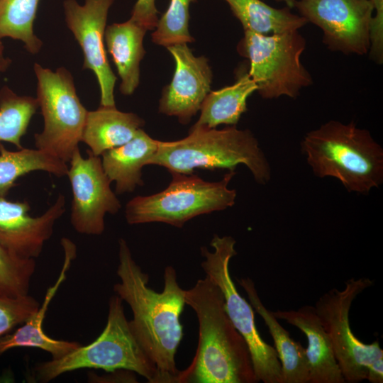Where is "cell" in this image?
<instances>
[{
  "mask_svg": "<svg viewBox=\"0 0 383 383\" xmlns=\"http://www.w3.org/2000/svg\"><path fill=\"white\" fill-rule=\"evenodd\" d=\"M278 1L284 2L287 6L290 9H292L295 6L296 0H277Z\"/></svg>",
  "mask_w": 383,
  "mask_h": 383,
  "instance_id": "836d02e7",
  "label": "cell"
},
{
  "mask_svg": "<svg viewBox=\"0 0 383 383\" xmlns=\"http://www.w3.org/2000/svg\"><path fill=\"white\" fill-rule=\"evenodd\" d=\"M11 60L5 55L4 46L0 40V74L10 67Z\"/></svg>",
  "mask_w": 383,
  "mask_h": 383,
  "instance_id": "d6a6232c",
  "label": "cell"
},
{
  "mask_svg": "<svg viewBox=\"0 0 383 383\" xmlns=\"http://www.w3.org/2000/svg\"><path fill=\"white\" fill-rule=\"evenodd\" d=\"M366 379L371 383L383 382V358L378 359L368 366Z\"/></svg>",
  "mask_w": 383,
  "mask_h": 383,
  "instance_id": "1f68e13d",
  "label": "cell"
},
{
  "mask_svg": "<svg viewBox=\"0 0 383 383\" xmlns=\"http://www.w3.org/2000/svg\"><path fill=\"white\" fill-rule=\"evenodd\" d=\"M280 320L299 328L306 337V348L309 368V383H344L330 338L315 307L305 305L297 310L272 312Z\"/></svg>",
  "mask_w": 383,
  "mask_h": 383,
  "instance_id": "2e32d148",
  "label": "cell"
},
{
  "mask_svg": "<svg viewBox=\"0 0 383 383\" xmlns=\"http://www.w3.org/2000/svg\"><path fill=\"white\" fill-rule=\"evenodd\" d=\"M118 260L120 282L113 285V291L132 311L128 321L132 333L155 365L160 383H177L179 370L175 356L183 337L180 317L186 304L176 270L172 266L165 267L163 290L157 292L148 287V274L135 261L123 238L118 240Z\"/></svg>",
  "mask_w": 383,
  "mask_h": 383,
  "instance_id": "6da1fadb",
  "label": "cell"
},
{
  "mask_svg": "<svg viewBox=\"0 0 383 383\" xmlns=\"http://www.w3.org/2000/svg\"><path fill=\"white\" fill-rule=\"evenodd\" d=\"M255 91L257 85L248 71L240 70L234 84L208 94L201 104L199 118L192 128L236 126L247 111L248 98Z\"/></svg>",
  "mask_w": 383,
  "mask_h": 383,
  "instance_id": "7402d4cb",
  "label": "cell"
},
{
  "mask_svg": "<svg viewBox=\"0 0 383 383\" xmlns=\"http://www.w3.org/2000/svg\"><path fill=\"white\" fill-rule=\"evenodd\" d=\"M237 282L245 291L252 307L262 318L273 338L281 364L283 383H309L306 348L292 338L272 311L264 306L250 278L237 279Z\"/></svg>",
  "mask_w": 383,
  "mask_h": 383,
  "instance_id": "d6986e66",
  "label": "cell"
},
{
  "mask_svg": "<svg viewBox=\"0 0 383 383\" xmlns=\"http://www.w3.org/2000/svg\"><path fill=\"white\" fill-rule=\"evenodd\" d=\"M194 2L196 0H170L152 33V42L166 48L193 42L194 40L189 31V6Z\"/></svg>",
  "mask_w": 383,
  "mask_h": 383,
  "instance_id": "4316f807",
  "label": "cell"
},
{
  "mask_svg": "<svg viewBox=\"0 0 383 383\" xmlns=\"http://www.w3.org/2000/svg\"><path fill=\"white\" fill-rule=\"evenodd\" d=\"M84 368L124 370L137 373L149 383H160L157 368L133 335L123 300L117 294L109 299L106 325L96 340L60 358L38 364L34 375L38 382H48L64 373Z\"/></svg>",
  "mask_w": 383,
  "mask_h": 383,
  "instance_id": "5b68a950",
  "label": "cell"
},
{
  "mask_svg": "<svg viewBox=\"0 0 383 383\" xmlns=\"http://www.w3.org/2000/svg\"><path fill=\"white\" fill-rule=\"evenodd\" d=\"M37 101L44 126L34 135L37 149L65 162L79 148L88 111L77 96L72 74L65 67L55 71L34 65Z\"/></svg>",
  "mask_w": 383,
  "mask_h": 383,
  "instance_id": "ba28073f",
  "label": "cell"
},
{
  "mask_svg": "<svg viewBox=\"0 0 383 383\" xmlns=\"http://www.w3.org/2000/svg\"><path fill=\"white\" fill-rule=\"evenodd\" d=\"M39 108L36 98L19 96L9 87L0 90V141L23 148L21 138Z\"/></svg>",
  "mask_w": 383,
  "mask_h": 383,
  "instance_id": "484cf974",
  "label": "cell"
},
{
  "mask_svg": "<svg viewBox=\"0 0 383 383\" xmlns=\"http://www.w3.org/2000/svg\"><path fill=\"white\" fill-rule=\"evenodd\" d=\"M65 196L59 194L45 213L32 217L27 201H11L0 197V245L19 257H38L51 237L55 222L65 213Z\"/></svg>",
  "mask_w": 383,
  "mask_h": 383,
  "instance_id": "9a60e30c",
  "label": "cell"
},
{
  "mask_svg": "<svg viewBox=\"0 0 383 383\" xmlns=\"http://www.w3.org/2000/svg\"><path fill=\"white\" fill-rule=\"evenodd\" d=\"M114 0H65L63 9L68 28L78 42L84 55L83 70L95 74L100 88V106H116L114 87L117 79L105 50L104 33L108 13Z\"/></svg>",
  "mask_w": 383,
  "mask_h": 383,
  "instance_id": "4fadbf2b",
  "label": "cell"
},
{
  "mask_svg": "<svg viewBox=\"0 0 383 383\" xmlns=\"http://www.w3.org/2000/svg\"><path fill=\"white\" fill-rule=\"evenodd\" d=\"M245 165L255 180L266 184L271 176L268 161L258 141L248 129L230 126L218 130L191 128L189 135L174 141L159 140L149 165L166 168L170 173L192 174L195 169L234 170Z\"/></svg>",
  "mask_w": 383,
  "mask_h": 383,
  "instance_id": "277c9868",
  "label": "cell"
},
{
  "mask_svg": "<svg viewBox=\"0 0 383 383\" xmlns=\"http://www.w3.org/2000/svg\"><path fill=\"white\" fill-rule=\"evenodd\" d=\"M244 31L270 35L299 30L308 22L291 9L272 7L262 0H224Z\"/></svg>",
  "mask_w": 383,
  "mask_h": 383,
  "instance_id": "603a6c76",
  "label": "cell"
},
{
  "mask_svg": "<svg viewBox=\"0 0 383 383\" xmlns=\"http://www.w3.org/2000/svg\"><path fill=\"white\" fill-rule=\"evenodd\" d=\"M68 166L60 159L39 149L8 150L0 143V197H6L16 180L33 171H45L57 177L67 175Z\"/></svg>",
  "mask_w": 383,
  "mask_h": 383,
  "instance_id": "cb8c5ba5",
  "label": "cell"
},
{
  "mask_svg": "<svg viewBox=\"0 0 383 383\" xmlns=\"http://www.w3.org/2000/svg\"><path fill=\"white\" fill-rule=\"evenodd\" d=\"M40 0H0V40H21L30 54H37L43 42L34 34L33 23Z\"/></svg>",
  "mask_w": 383,
  "mask_h": 383,
  "instance_id": "d4e9b609",
  "label": "cell"
},
{
  "mask_svg": "<svg viewBox=\"0 0 383 383\" xmlns=\"http://www.w3.org/2000/svg\"><path fill=\"white\" fill-rule=\"evenodd\" d=\"M185 304L199 322V342L177 383H256L248 345L233 326L223 293L209 277L184 290Z\"/></svg>",
  "mask_w": 383,
  "mask_h": 383,
  "instance_id": "7a4b0ae2",
  "label": "cell"
},
{
  "mask_svg": "<svg viewBox=\"0 0 383 383\" xmlns=\"http://www.w3.org/2000/svg\"><path fill=\"white\" fill-rule=\"evenodd\" d=\"M147 30L132 19L106 26L104 43L121 78L120 91L133 94L140 82V63L145 50L143 38Z\"/></svg>",
  "mask_w": 383,
  "mask_h": 383,
  "instance_id": "ffe728a7",
  "label": "cell"
},
{
  "mask_svg": "<svg viewBox=\"0 0 383 383\" xmlns=\"http://www.w3.org/2000/svg\"><path fill=\"white\" fill-rule=\"evenodd\" d=\"M145 121L137 114L123 112L116 106H100L88 111L81 142L96 156L131 140Z\"/></svg>",
  "mask_w": 383,
  "mask_h": 383,
  "instance_id": "44dd1931",
  "label": "cell"
},
{
  "mask_svg": "<svg viewBox=\"0 0 383 383\" xmlns=\"http://www.w3.org/2000/svg\"><path fill=\"white\" fill-rule=\"evenodd\" d=\"M155 1L156 0H137L130 18L147 30H154L159 19Z\"/></svg>",
  "mask_w": 383,
  "mask_h": 383,
  "instance_id": "4dcf8cb0",
  "label": "cell"
},
{
  "mask_svg": "<svg viewBox=\"0 0 383 383\" xmlns=\"http://www.w3.org/2000/svg\"><path fill=\"white\" fill-rule=\"evenodd\" d=\"M61 244L65 259L60 274L55 283L46 292L43 303L24 324L12 334L0 337V355L8 350L17 347L38 348L49 353L52 359H58L80 345L77 342L56 340L46 335L43 328L46 311L60 285L66 278L72 261L76 257V247L67 238H62Z\"/></svg>",
  "mask_w": 383,
  "mask_h": 383,
  "instance_id": "e0dca14e",
  "label": "cell"
},
{
  "mask_svg": "<svg viewBox=\"0 0 383 383\" xmlns=\"http://www.w3.org/2000/svg\"><path fill=\"white\" fill-rule=\"evenodd\" d=\"M167 49L175 62V71L170 84L162 90L158 110L187 124L200 111L211 91L212 71L208 59L196 57L187 43L170 45Z\"/></svg>",
  "mask_w": 383,
  "mask_h": 383,
  "instance_id": "5bb4252c",
  "label": "cell"
},
{
  "mask_svg": "<svg viewBox=\"0 0 383 383\" xmlns=\"http://www.w3.org/2000/svg\"><path fill=\"white\" fill-rule=\"evenodd\" d=\"M373 284L369 278H350L343 289L333 288L316 302L315 309L332 343L334 355L346 382L365 380L367 367L383 358L377 340L367 344L353 333L349 313L355 299Z\"/></svg>",
  "mask_w": 383,
  "mask_h": 383,
  "instance_id": "30bf717a",
  "label": "cell"
},
{
  "mask_svg": "<svg viewBox=\"0 0 383 383\" xmlns=\"http://www.w3.org/2000/svg\"><path fill=\"white\" fill-rule=\"evenodd\" d=\"M39 306L38 301L28 294L16 297L0 296V337L27 321Z\"/></svg>",
  "mask_w": 383,
  "mask_h": 383,
  "instance_id": "f1b7e54d",
  "label": "cell"
},
{
  "mask_svg": "<svg viewBox=\"0 0 383 383\" xmlns=\"http://www.w3.org/2000/svg\"><path fill=\"white\" fill-rule=\"evenodd\" d=\"M301 147L316 176L334 177L350 192L368 194L383 182V150L353 121H328L307 133Z\"/></svg>",
  "mask_w": 383,
  "mask_h": 383,
  "instance_id": "3957f363",
  "label": "cell"
},
{
  "mask_svg": "<svg viewBox=\"0 0 383 383\" xmlns=\"http://www.w3.org/2000/svg\"><path fill=\"white\" fill-rule=\"evenodd\" d=\"M374 16L372 15L370 24V53L378 64L383 61V0H370Z\"/></svg>",
  "mask_w": 383,
  "mask_h": 383,
  "instance_id": "f546056e",
  "label": "cell"
},
{
  "mask_svg": "<svg viewBox=\"0 0 383 383\" xmlns=\"http://www.w3.org/2000/svg\"><path fill=\"white\" fill-rule=\"evenodd\" d=\"M87 157L77 148L68 167L72 192L70 222L81 234L101 235L105 228L104 217L116 214L121 202L111 189V181L106 174L100 156L87 150Z\"/></svg>",
  "mask_w": 383,
  "mask_h": 383,
  "instance_id": "7c38bea8",
  "label": "cell"
},
{
  "mask_svg": "<svg viewBox=\"0 0 383 383\" xmlns=\"http://www.w3.org/2000/svg\"><path fill=\"white\" fill-rule=\"evenodd\" d=\"M35 270V259L19 257L0 245V296L28 294Z\"/></svg>",
  "mask_w": 383,
  "mask_h": 383,
  "instance_id": "83f0119b",
  "label": "cell"
},
{
  "mask_svg": "<svg viewBox=\"0 0 383 383\" xmlns=\"http://www.w3.org/2000/svg\"><path fill=\"white\" fill-rule=\"evenodd\" d=\"M171 174L172 179L166 189L150 196H137L126 204L128 223L160 222L182 228L196 216L235 204L236 191L228 187L234 170L218 182H207L192 174Z\"/></svg>",
  "mask_w": 383,
  "mask_h": 383,
  "instance_id": "8992f818",
  "label": "cell"
},
{
  "mask_svg": "<svg viewBox=\"0 0 383 383\" xmlns=\"http://www.w3.org/2000/svg\"><path fill=\"white\" fill-rule=\"evenodd\" d=\"M235 243L231 236L214 234L210 243L213 250L201 248L205 259L201 267L223 293L227 313L248 345L257 382L283 383L278 355L274 348L262 338L256 327L253 308L239 294L231 278L229 264L237 255Z\"/></svg>",
  "mask_w": 383,
  "mask_h": 383,
  "instance_id": "9c48e42d",
  "label": "cell"
},
{
  "mask_svg": "<svg viewBox=\"0 0 383 383\" xmlns=\"http://www.w3.org/2000/svg\"><path fill=\"white\" fill-rule=\"evenodd\" d=\"M158 144L159 140L140 128L128 143L101 155L104 170L110 181L116 184V194L131 193L143 185L142 169L149 165Z\"/></svg>",
  "mask_w": 383,
  "mask_h": 383,
  "instance_id": "ac0fdd59",
  "label": "cell"
},
{
  "mask_svg": "<svg viewBox=\"0 0 383 383\" xmlns=\"http://www.w3.org/2000/svg\"><path fill=\"white\" fill-rule=\"evenodd\" d=\"M300 16L321 28L323 43L345 55L367 54L374 8L370 0H296Z\"/></svg>",
  "mask_w": 383,
  "mask_h": 383,
  "instance_id": "8fae6325",
  "label": "cell"
},
{
  "mask_svg": "<svg viewBox=\"0 0 383 383\" xmlns=\"http://www.w3.org/2000/svg\"><path fill=\"white\" fill-rule=\"evenodd\" d=\"M306 45L298 30L270 35L244 31L238 50L248 59V73L262 98H296L312 84L301 61Z\"/></svg>",
  "mask_w": 383,
  "mask_h": 383,
  "instance_id": "52a82bcc",
  "label": "cell"
}]
</instances>
